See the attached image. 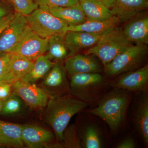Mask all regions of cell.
I'll list each match as a JSON object with an SVG mask.
<instances>
[{
	"instance_id": "obj_29",
	"label": "cell",
	"mask_w": 148,
	"mask_h": 148,
	"mask_svg": "<svg viewBox=\"0 0 148 148\" xmlns=\"http://www.w3.org/2000/svg\"><path fill=\"white\" fill-rule=\"evenodd\" d=\"M39 5L47 6L69 7L79 3V0H34Z\"/></svg>"
},
{
	"instance_id": "obj_28",
	"label": "cell",
	"mask_w": 148,
	"mask_h": 148,
	"mask_svg": "<svg viewBox=\"0 0 148 148\" xmlns=\"http://www.w3.org/2000/svg\"><path fill=\"white\" fill-rule=\"evenodd\" d=\"M22 100L17 95L12 94L4 101L1 114L3 115H10L21 112L22 108Z\"/></svg>"
},
{
	"instance_id": "obj_17",
	"label": "cell",
	"mask_w": 148,
	"mask_h": 148,
	"mask_svg": "<svg viewBox=\"0 0 148 148\" xmlns=\"http://www.w3.org/2000/svg\"><path fill=\"white\" fill-rule=\"evenodd\" d=\"M135 108L134 123L145 145H148V96L145 92H140Z\"/></svg>"
},
{
	"instance_id": "obj_24",
	"label": "cell",
	"mask_w": 148,
	"mask_h": 148,
	"mask_svg": "<svg viewBox=\"0 0 148 148\" xmlns=\"http://www.w3.org/2000/svg\"><path fill=\"white\" fill-rule=\"evenodd\" d=\"M82 147L100 148L103 147V142L100 131L92 125H86L78 132Z\"/></svg>"
},
{
	"instance_id": "obj_13",
	"label": "cell",
	"mask_w": 148,
	"mask_h": 148,
	"mask_svg": "<svg viewBox=\"0 0 148 148\" xmlns=\"http://www.w3.org/2000/svg\"><path fill=\"white\" fill-rule=\"evenodd\" d=\"M115 2L111 10L120 23H126L148 8V0H115Z\"/></svg>"
},
{
	"instance_id": "obj_7",
	"label": "cell",
	"mask_w": 148,
	"mask_h": 148,
	"mask_svg": "<svg viewBox=\"0 0 148 148\" xmlns=\"http://www.w3.org/2000/svg\"><path fill=\"white\" fill-rule=\"evenodd\" d=\"M48 41L49 38L39 36L28 25L20 40L10 53L22 56L31 61H35L47 52Z\"/></svg>"
},
{
	"instance_id": "obj_23",
	"label": "cell",
	"mask_w": 148,
	"mask_h": 148,
	"mask_svg": "<svg viewBox=\"0 0 148 148\" xmlns=\"http://www.w3.org/2000/svg\"><path fill=\"white\" fill-rule=\"evenodd\" d=\"M64 37L61 35H54L49 38L46 56L51 61H61L69 57V51Z\"/></svg>"
},
{
	"instance_id": "obj_9",
	"label": "cell",
	"mask_w": 148,
	"mask_h": 148,
	"mask_svg": "<svg viewBox=\"0 0 148 148\" xmlns=\"http://www.w3.org/2000/svg\"><path fill=\"white\" fill-rule=\"evenodd\" d=\"M28 25L26 16L15 12V16L0 35V53H10Z\"/></svg>"
},
{
	"instance_id": "obj_34",
	"label": "cell",
	"mask_w": 148,
	"mask_h": 148,
	"mask_svg": "<svg viewBox=\"0 0 148 148\" xmlns=\"http://www.w3.org/2000/svg\"><path fill=\"white\" fill-rule=\"evenodd\" d=\"M10 12L8 7L1 0H0V18L7 15Z\"/></svg>"
},
{
	"instance_id": "obj_1",
	"label": "cell",
	"mask_w": 148,
	"mask_h": 148,
	"mask_svg": "<svg viewBox=\"0 0 148 148\" xmlns=\"http://www.w3.org/2000/svg\"><path fill=\"white\" fill-rule=\"evenodd\" d=\"M87 103L68 96H54L48 102L44 120L61 142L63 134L73 116L85 108Z\"/></svg>"
},
{
	"instance_id": "obj_27",
	"label": "cell",
	"mask_w": 148,
	"mask_h": 148,
	"mask_svg": "<svg viewBox=\"0 0 148 148\" xmlns=\"http://www.w3.org/2000/svg\"><path fill=\"white\" fill-rule=\"evenodd\" d=\"M13 7L16 13L27 16L32 13L39 6L34 0H7Z\"/></svg>"
},
{
	"instance_id": "obj_8",
	"label": "cell",
	"mask_w": 148,
	"mask_h": 148,
	"mask_svg": "<svg viewBox=\"0 0 148 148\" xmlns=\"http://www.w3.org/2000/svg\"><path fill=\"white\" fill-rule=\"evenodd\" d=\"M12 94L18 96L31 108H40L47 105L48 94L34 83L18 80L12 84Z\"/></svg>"
},
{
	"instance_id": "obj_25",
	"label": "cell",
	"mask_w": 148,
	"mask_h": 148,
	"mask_svg": "<svg viewBox=\"0 0 148 148\" xmlns=\"http://www.w3.org/2000/svg\"><path fill=\"white\" fill-rule=\"evenodd\" d=\"M66 80L65 71L59 64L52 66L43 81L42 86L51 89H56L64 84Z\"/></svg>"
},
{
	"instance_id": "obj_33",
	"label": "cell",
	"mask_w": 148,
	"mask_h": 148,
	"mask_svg": "<svg viewBox=\"0 0 148 148\" xmlns=\"http://www.w3.org/2000/svg\"><path fill=\"white\" fill-rule=\"evenodd\" d=\"M117 148H134L136 144L133 139L131 138H125L117 145Z\"/></svg>"
},
{
	"instance_id": "obj_6",
	"label": "cell",
	"mask_w": 148,
	"mask_h": 148,
	"mask_svg": "<svg viewBox=\"0 0 148 148\" xmlns=\"http://www.w3.org/2000/svg\"><path fill=\"white\" fill-rule=\"evenodd\" d=\"M70 87L72 94L77 99L87 103L94 101L104 87V78L99 73L71 75Z\"/></svg>"
},
{
	"instance_id": "obj_26",
	"label": "cell",
	"mask_w": 148,
	"mask_h": 148,
	"mask_svg": "<svg viewBox=\"0 0 148 148\" xmlns=\"http://www.w3.org/2000/svg\"><path fill=\"white\" fill-rule=\"evenodd\" d=\"M61 143L62 148H82L77 130L75 125L66 127L63 133Z\"/></svg>"
},
{
	"instance_id": "obj_14",
	"label": "cell",
	"mask_w": 148,
	"mask_h": 148,
	"mask_svg": "<svg viewBox=\"0 0 148 148\" xmlns=\"http://www.w3.org/2000/svg\"><path fill=\"white\" fill-rule=\"evenodd\" d=\"M65 69L70 75L100 73L102 66L96 59L87 54H75L69 56L65 62Z\"/></svg>"
},
{
	"instance_id": "obj_10",
	"label": "cell",
	"mask_w": 148,
	"mask_h": 148,
	"mask_svg": "<svg viewBox=\"0 0 148 148\" xmlns=\"http://www.w3.org/2000/svg\"><path fill=\"white\" fill-rule=\"evenodd\" d=\"M148 82V66L146 65L135 71L128 72L111 84L115 88L130 92H145L147 88Z\"/></svg>"
},
{
	"instance_id": "obj_11",
	"label": "cell",
	"mask_w": 148,
	"mask_h": 148,
	"mask_svg": "<svg viewBox=\"0 0 148 148\" xmlns=\"http://www.w3.org/2000/svg\"><path fill=\"white\" fill-rule=\"evenodd\" d=\"M139 15L126 22L123 31L126 38L132 43L147 45L148 44V17L147 16Z\"/></svg>"
},
{
	"instance_id": "obj_22",
	"label": "cell",
	"mask_w": 148,
	"mask_h": 148,
	"mask_svg": "<svg viewBox=\"0 0 148 148\" xmlns=\"http://www.w3.org/2000/svg\"><path fill=\"white\" fill-rule=\"evenodd\" d=\"M34 61L31 71L19 80L24 82L34 83L45 76L55 64L44 54L38 57Z\"/></svg>"
},
{
	"instance_id": "obj_3",
	"label": "cell",
	"mask_w": 148,
	"mask_h": 148,
	"mask_svg": "<svg viewBox=\"0 0 148 148\" xmlns=\"http://www.w3.org/2000/svg\"><path fill=\"white\" fill-rule=\"evenodd\" d=\"M132 45L125 36L123 28L117 26L102 34L97 44L88 49L86 53L96 56L105 66Z\"/></svg>"
},
{
	"instance_id": "obj_18",
	"label": "cell",
	"mask_w": 148,
	"mask_h": 148,
	"mask_svg": "<svg viewBox=\"0 0 148 148\" xmlns=\"http://www.w3.org/2000/svg\"><path fill=\"white\" fill-rule=\"evenodd\" d=\"M22 125L0 120V146L22 148Z\"/></svg>"
},
{
	"instance_id": "obj_4",
	"label": "cell",
	"mask_w": 148,
	"mask_h": 148,
	"mask_svg": "<svg viewBox=\"0 0 148 148\" xmlns=\"http://www.w3.org/2000/svg\"><path fill=\"white\" fill-rule=\"evenodd\" d=\"M26 17L31 29L41 38L54 35L64 36L68 32L69 24L39 7Z\"/></svg>"
},
{
	"instance_id": "obj_35",
	"label": "cell",
	"mask_w": 148,
	"mask_h": 148,
	"mask_svg": "<svg viewBox=\"0 0 148 148\" xmlns=\"http://www.w3.org/2000/svg\"><path fill=\"white\" fill-rule=\"evenodd\" d=\"M103 4L109 8L112 9L115 5V0H93Z\"/></svg>"
},
{
	"instance_id": "obj_16",
	"label": "cell",
	"mask_w": 148,
	"mask_h": 148,
	"mask_svg": "<svg viewBox=\"0 0 148 148\" xmlns=\"http://www.w3.org/2000/svg\"><path fill=\"white\" fill-rule=\"evenodd\" d=\"M39 7L49 12L69 25H78L87 21L79 3L72 6L64 7L45 5H39Z\"/></svg>"
},
{
	"instance_id": "obj_15",
	"label": "cell",
	"mask_w": 148,
	"mask_h": 148,
	"mask_svg": "<svg viewBox=\"0 0 148 148\" xmlns=\"http://www.w3.org/2000/svg\"><path fill=\"white\" fill-rule=\"evenodd\" d=\"M21 138L23 143L31 148L47 147L53 140L52 132L40 126L32 125H22Z\"/></svg>"
},
{
	"instance_id": "obj_5",
	"label": "cell",
	"mask_w": 148,
	"mask_h": 148,
	"mask_svg": "<svg viewBox=\"0 0 148 148\" xmlns=\"http://www.w3.org/2000/svg\"><path fill=\"white\" fill-rule=\"evenodd\" d=\"M147 50V45H132L104 66L105 73L108 76L113 77L134 71L142 64Z\"/></svg>"
},
{
	"instance_id": "obj_12",
	"label": "cell",
	"mask_w": 148,
	"mask_h": 148,
	"mask_svg": "<svg viewBox=\"0 0 148 148\" xmlns=\"http://www.w3.org/2000/svg\"><path fill=\"white\" fill-rule=\"evenodd\" d=\"M102 35L78 31H68L64 38L69 51V57L75 55L82 49H89L95 45Z\"/></svg>"
},
{
	"instance_id": "obj_21",
	"label": "cell",
	"mask_w": 148,
	"mask_h": 148,
	"mask_svg": "<svg viewBox=\"0 0 148 148\" xmlns=\"http://www.w3.org/2000/svg\"><path fill=\"white\" fill-rule=\"evenodd\" d=\"M88 21H103L113 16L110 9L93 0H79Z\"/></svg>"
},
{
	"instance_id": "obj_19",
	"label": "cell",
	"mask_w": 148,
	"mask_h": 148,
	"mask_svg": "<svg viewBox=\"0 0 148 148\" xmlns=\"http://www.w3.org/2000/svg\"><path fill=\"white\" fill-rule=\"evenodd\" d=\"M120 23L119 19L115 16L103 21H86L81 24L69 25L68 31L87 32L95 35H102Z\"/></svg>"
},
{
	"instance_id": "obj_36",
	"label": "cell",
	"mask_w": 148,
	"mask_h": 148,
	"mask_svg": "<svg viewBox=\"0 0 148 148\" xmlns=\"http://www.w3.org/2000/svg\"><path fill=\"white\" fill-rule=\"evenodd\" d=\"M4 101H0V114H1L2 110L3 105Z\"/></svg>"
},
{
	"instance_id": "obj_30",
	"label": "cell",
	"mask_w": 148,
	"mask_h": 148,
	"mask_svg": "<svg viewBox=\"0 0 148 148\" xmlns=\"http://www.w3.org/2000/svg\"><path fill=\"white\" fill-rule=\"evenodd\" d=\"M10 53H0V81H3L9 71Z\"/></svg>"
},
{
	"instance_id": "obj_31",
	"label": "cell",
	"mask_w": 148,
	"mask_h": 148,
	"mask_svg": "<svg viewBox=\"0 0 148 148\" xmlns=\"http://www.w3.org/2000/svg\"><path fill=\"white\" fill-rule=\"evenodd\" d=\"M12 93V84L0 81V101H5Z\"/></svg>"
},
{
	"instance_id": "obj_2",
	"label": "cell",
	"mask_w": 148,
	"mask_h": 148,
	"mask_svg": "<svg viewBox=\"0 0 148 148\" xmlns=\"http://www.w3.org/2000/svg\"><path fill=\"white\" fill-rule=\"evenodd\" d=\"M130 92L115 88L100 100L97 107L88 112L101 119L111 130H115L122 123L126 115L130 102Z\"/></svg>"
},
{
	"instance_id": "obj_20",
	"label": "cell",
	"mask_w": 148,
	"mask_h": 148,
	"mask_svg": "<svg viewBox=\"0 0 148 148\" xmlns=\"http://www.w3.org/2000/svg\"><path fill=\"white\" fill-rule=\"evenodd\" d=\"M34 64V61L22 56L10 53L9 71L3 81L12 84L21 79L31 71Z\"/></svg>"
},
{
	"instance_id": "obj_32",
	"label": "cell",
	"mask_w": 148,
	"mask_h": 148,
	"mask_svg": "<svg viewBox=\"0 0 148 148\" xmlns=\"http://www.w3.org/2000/svg\"><path fill=\"white\" fill-rule=\"evenodd\" d=\"M15 16V13L10 12L7 15L0 18V35L8 26Z\"/></svg>"
}]
</instances>
